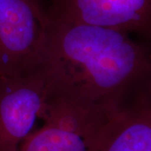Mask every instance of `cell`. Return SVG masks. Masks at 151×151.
<instances>
[{
	"mask_svg": "<svg viewBox=\"0 0 151 151\" xmlns=\"http://www.w3.org/2000/svg\"><path fill=\"white\" fill-rule=\"evenodd\" d=\"M48 21L44 0H0V75L34 71Z\"/></svg>",
	"mask_w": 151,
	"mask_h": 151,
	"instance_id": "obj_3",
	"label": "cell"
},
{
	"mask_svg": "<svg viewBox=\"0 0 151 151\" xmlns=\"http://www.w3.org/2000/svg\"><path fill=\"white\" fill-rule=\"evenodd\" d=\"M50 19L119 29L151 45V0H44Z\"/></svg>",
	"mask_w": 151,
	"mask_h": 151,
	"instance_id": "obj_5",
	"label": "cell"
},
{
	"mask_svg": "<svg viewBox=\"0 0 151 151\" xmlns=\"http://www.w3.org/2000/svg\"><path fill=\"white\" fill-rule=\"evenodd\" d=\"M35 70L49 95L121 111L151 89V45L119 29L49 19Z\"/></svg>",
	"mask_w": 151,
	"mask_h": 151,
	"instance_id": "obj_1",
	"label": "cell"
},
{
	"mask_svg": "<svg viewBox=\"0 0 151 151\" xmlns=\"http://www.w3.org/2000/svg\"><path fill=\"white\" fill-rule=\"evenodd\" d=\"M99 151H151V89L122 110Z\"/></svg>",
	"mask_w": 151,
	"mask_h": 151,
	"instance_id": "obj_6",
	"label": "cell"
},
{
	"mask_svg": "<svg viewBox=\"0 0 151 151\" xmlns=\"http://www.w3.org/2000/svg\"><path fill=\"white\" fill-rule=\"evenodd\" d=\"M48 97L37 70L19 76L0 75V151L19 150L41 119Z\"/></svg>",
	"mask_w": 151,
	"mask_h": 151,
	"instance_id": "obj_4",
	"label": "cell"
},
{
	"mask_svg": "<svg viewBox=\"0 0 151 151\" xmlns=\"http://www.w3.org/2000/svg\"><path fill=\"white\" fill-rule=\"evenodd\" d=\"M121 112L49 95L42 127L28 136L19 151H99Z\"/></svg>",
	"mask_w": 151,
	"mask_h": 151,
	"instance_id": "obj_2",
	"label": "cell"
}]
</instances>
